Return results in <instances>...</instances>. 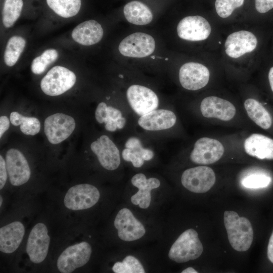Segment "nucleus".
Returning <instances> with one entry per match:
<instances>
[{
  "label": "nucleus",
  "instance_id": "nucleus-20",
  "mask_svg": "<svg viewBox=\"0 0 273 273\" xmlns=\"http://www.w3.org/2000/svg\"><path fill=\"white\" fill-rule=\"evenodd\" d=\"M131 184L139 189L131 197L132 203L141 208H147L151 203V191L160 186V180L155 177L147 179L144 174L139 173L132 177Z\"/></svg>",
  "mask_w": 273,
  "mask_h": 273
},
{
  "label": "nucleus",
  "instance_id": "nucleus-9",
  "mask_svg": "<svg viewBox=\"0 0 273 273\" xmlns=\"http://www.w3.org/2000/svg\"><path fill=\"white\" fill-rule=\"evenodd\" d=\"M126 97L131 109L140 116L156 109L159 105L157 95L145 86H130L126 91Z\"/></svg>",
  "mask_w": 273,
  "mask_h": 273
},
{
  "label": "nucleus",
  "instance_id": "nucleus-44",
  "mask_svg": "<svg viewBox=\"0 0 273 273\" xmlns=\"http://www.w3.org/2000/svg\"><path fill=\"white\" fill-rule=\"evenodd\" d=\"M182 273H197L198 271L196 270L192 267H189L181 271Z\"/></svg>",
  "mask_w": 273,
  "mask_h": 273
},
{
  "label": "nucleus",
  "instance_id": "nucleus-31",
  "mask_svg": "<svg viewBox=\"0 0 273 273\" xmlns=\"http://www.w3.org/2000/svg\"><path fill=\"white\" fill-rule=\"evenodd\" d=\"M115 273H145L139 260L131 255L126 256L122 262H116L112 267Z\"/></svg>",
  "mask_w": 273,
  "mask_h": 273
},
{
  "label": "nucleus",
  "instance_id": "nucleus-21",
  "mask_svg": "<svg viewBox=\"0 0 273 273\" xmlns=\"http://www.w3.org/2000/svg\"><path fill=\"white\" fill-rule=\"evenodd\" d=\"M244 149L250 156L259 159H273V139L259 133H253L244 142Z\"/></svg>",
  "mask_w": 273,
  "mask_h": 273
},
{
  "label": "nucleus",
  "instance_id": "nucleus-42",
  "mask_svg": "<svg viewBox=\"0 0 273 273\" xmlns=\"http://www.w3.org/2000/svg\"><path fill=\"white\" fill-rule=\"evenodd\" d=\"M268 78L271 89L273 92V67L269 69Z\"/></svg>",
  "mask_w": 273,
  "mask_h": 273
},
{
  "label": "nucleus",
  "instance_id": "nucleus-1",
  "mask_svg": "<svg viewBox=\"0 0 273 273\" xmlns=\"http://www.w3.org/2000/svg\"><path fill=\"white\" fill-rule=\"evenodd\" d=\"M223 219L228 239L233 248L240 252L248 250L253 240V230L250 221L232 210L224 211Z\"/></svg>",
  "mask_w": 273,
  "mask_h": 273
},
{
  "label": "nucleus",
  "instance_id": "nucleus-25",
  "mask_svg": "<svg viewBox=\"0 0 273 273\" xmlns=\"http://www.w3.org/2000/svg\"><path fill=\"white\" fill-rule=\"evenodd\" d=\"M244 106L248 116L256 124L264 129L271 127V115L257 100L247 99L245 101Z\"/></svg>",
  "mask_w": 273,
  "mask_h": 273
},
{
  "label": "nucleus",
  "instance_id": "nucleus-18",
  "mask_svg": "<svg viewBox=\"0 0 273 273\" xmlns=\"http://www.w3.org/2000/svg\"><path fill=\"white\" fill-rule=\"evenodd\" d=\"M257 44V39L252 32L240 30L230 34L225 42V51L229 57L238 58L245 54L254 51Z\"/></svg>",
  "mask_w": 273,
  "mask_h": 273
},
{
  "label": "nucleus",
  "instance_id": "nucleus-17",
  "mask_svg": "<svg viewBox=\"0 0 273 273\" xmlns=\"http://www.w3.org/2000/svg\"><path fill=\"white\" fill-rule=\"evenodd\" d=\"M200 108L204 117L224 121L231 120L236 113V109L231 102L216 96H209L203 99Z\"/></svg>",
  "mask_w": 273,
  "mask_h": 273
},
{
  "label": "nucleus",
  "instance_id": "nucleus-13",
  "mask_svg": "<svg viewBox=\"0 0 273 273\" xmlns=\"http://www.w3.org/2000/svg\"><path fill=\"white\" fill-rule=\"evenodd\" d=\"M114 223L118 230L119 238L124 241L130 242L138 240L146 233L143 224L127 208H122L119 211Z\"/></svg>",
  "mask_w": 273,
  "mask_h": 273
},
{
  "label": "nucleus",
  "instance_id": "nucleus-4",
  "mask_svg": "<svg viewBox=\"0 0 273 273\" xmlns=\"http://www.w3.org/2000/svg\"><path fill=\"white\" fill-rule=\"evenodd\" d=\"M75 126V121L72 117L57 113L46 118L44 122V132L49 142L56 145L69 138Z\"/></svg>",
  "mask_w": 273,
  "mask_h": 273
},
{
  "label": "nucleus",
  "instance_id": "nucleus-22",
  "mask_svg": "<svg viewBox=\"0 0 273 273\" xmlns=\"http://www.w3.org/2000/svg\"><path fill=\"white\" fill-rule=\"evenodd\" d=\"M25 233L23 224L20 221H14L0 229V250L10 254L17 249Z\"/></svg>",
  "mask_w": 273,
  "mask_h": 273
},
{
  "label": "nucleus",
  "instance_id": "nucleus-24",
  "mask_svg": "<svg viewBox=\"0 0 273 273\" xmlns=\"http://www.w3.org/2000/svg\"><path fill=\"white\" fill-rule=\"evenodd\" d=\"M124 15L130 23L137 25H145L153 19L150 9L143 3L133 1L126 4L123 8Z\"/></svg>",
  "mask_w": 273,
  "mask_h": 273
},
{
  "label": "nucleus",
  "instance_id": "nucleus-16",
  "mask_svg": "<svg viewBox=\"0 0 273 273\" xmlns=\"http://www.w3.org/2000/svg\"><path fill=\"white\" fill-rule=\"evenodd\" d=\"M5 161L9 180L13 186H21L28 181L30 169L26 159L20 151L16 149L8 150Z\"/></svg>",
  "mask_w": 273,
  "mask_h": 273
},
{
  "label": "nucleus",
  "instance_id": "nucleus-36",
  "mask_svg": "<svg viewBox=\"0 0 273 273\" xmlns=\"http://www.w3.org/2000/svg\"><path fill=\"white\" fill-rule=\"evenodd\" d=\"M255 9L260 13H265L273 9V0H255Z\"/></svg>",
  "mask_w": 273,
  "mask_h": 273
},
{
  "label": "nucleus",
  "instance_id": "nucleus-39",
  "mask_svg": "<svg viewBox=\"0 0 273 273\" xmlns=\"http://www.w3.org/2000/svg\"><path fill=\"white\" fill-rule=\"evenodd\" d=\"M142 147L141 141L136 137L129 138L125 143V147L130 149H139Z\"/></svg>",
  "mask_w": 273,
  "mask_h": 273
},
{
  "label": "nucleus",
  "instance_id": "nucleus-5",
  "mask_svg": "<svg viewBox=\"0 0 273 273\" xmlns=\"http://www.w3.org/2000/svg\"><path fill=\"white\" fill-rule=\"evenodd\" d=\"M216 177L213 170L206 166H198L185 170L181 176L183 186L195 193H204L214 185Z\"/></svg>",
  "mask_w": 273,
  "mask_h": 273
},
{
  "label": "nucleus",
  "instance_id": "nucleus-6",
  "mask_svg": "<svg viewBox=\"0 0 273 273\" xmlns=\"http://www.w3.org/2000/svg\"><path fill=\"white\" fill-rule=\"evenodd\" d=\"M100 196V192L96 187L87 184H79L68 190L64 203L66 207L71 210H84L95 205Z\"/></svg>",
  "mask_w": 273,
  "mask_h": 273
},
{
  "label": "nucleus",
  "instance_id": "nucleus-8",
  "mask_svg": "<svg viewBox=\"0 0 273 273\" xmlns=\"http://www.w3.org/2000/svg\"><path fill=\"white\" fill-rule=\"evenodd\" d=\"M224 148L218 140L202 137L196 141L190 158L194 163L208 165L218 161L223 156Z\"/></svg>",
  "mask_w": 273,
  "mask_h": 273
},
{
  "label": "nucleus",
  "instance_id": "nucleus-28",
  "mask_svg": "<svg viewBox=\"0 0 273 273\" xmlns=\"http://www.w3.org/2000/svg\"><path fill=\"white\" fill-rule=\"evenodd\" d=\"M25 45V40L20 36L14 35L10 38L4 56L5 63L7 66L11 67L16 64Z\"/></svg>",
  "mask_w": 273,
  "mask_h": 273
},
{
  "label": "nucleus",
  "instance_id": "nucleus-43",
  "mask_svg": "<svg viewBox=\"0 0 273 273\" xmlns=\"http://www.w3.org/2000/svg\"><path fill=\"white\" fill-rule=\"evenodd\" d=\"M126 123V119L124 117H122L121 119L118 120L117 122V127L118 129H122L123 128L125 124Z\"/></svg>",
  "mask_w": 273,
  "mask_h": 273
},
{
  "label": "nucleus",
  "instance_id": "nucleus-40",
  "mask_svg": "<svg viewBox=\"0 0 273 273\" xmlns=\"http://www.w3.org/2000/svg\"><path fill=\"white\" fill-rule=\"evenodd\" d=\"M10 127V120L6 116L0 117V138Z\"/></svg>",
  "mask_w": 273,
  "mask_h": 273
},
{
  "label": "nucleus",
  "instance_id": "nucleus-33",
  "mask_svg": "<svg viewBox=\"0 0 273 273\" xmlns=\"http://www.w3.org/2000/svg\"><path fill=\"white\" fill-rule=\"evenodd\" d=\"M244 0H216L215 7L217 14L222 18L229 17L234 10L241 7Z\"/></svg>",
  "mask_w": 273,
  "mask_h": 273
},
{
  "label": "nucleus",
  "instance_id": "nucleus-27",
  "mask_svg": "<svg viewBox=\"0 0 273 273\" xmlns=\"http://www.w3.org/2000/svg\"><path fill=\"white\" fill-rule=\"evenodd\" d=\"M10 120L13 125H20L21 132L26 135H34L40 129V123L37 118L26 117L15 111L10 114Z\"/></svg>",
  "mask_w": 273,
  "mask_h": 273
},
{
  "label": "nucleus",
  "instance_id": "nucleus-30",
  "mask_svg": "<svg viewBox=\"0 0 273 273\" xmlns=\"http://www.w3.org/2000/svg\"><path fill=\"white\" fill-rule=\"evenodd\" d=\"M58 57V52L53 49L45 50L40 56L34 58L31 65L32 72L35 74H40Z\"/></svg>",
  "mask_w": 273,
  "mask_h": 273
},
{
  "label": "nucleus",
  "instance_id": "nucleus-15",
  "mask_svg": "<svg viewBox=\"0 0 273 273\" xmlns=\"http://www.w3.org/2000/svg\"><path fill=\"white\" fill-rule=\"evenodd\" d=\"M90 149L100 164L107 170L116 169L120 164V152L114 143L106 135H102L90 144Z\"/></svg>",
  "mask_w": 273,
  "mask_h": 273
},
{
  "label": "nucleus",
  "instance_id": "nucleus-2",
  "mask_svg": "<svg viewBox=\"0 0 273 273\" xmlns=\"http://www.w3.org/2000/svg\"><path fill=\"white\" fill-rule=\"evenodd\" d=\"M203 251L197 232L190 229L184 232L171 246L168 257L177 263H184L199 257Z\"/></svg>",
  "mask_w": 273,
  "mask_h": 273
},
{
  "label": "nucleus",
  "instance_id": "nucleus-12",
  "mask_svg": "<svg viewBox=\"0 0 273 273\" xmlns=\"http://www.w3.org/2000/svg\"><path fill=\"white\" fill-rule=\"evenodd\" d=\"M210 72L204 65L188 62L183 65L179 71L181 86L189 90H197L205 87L209 82Z\"/></svg>",
  "mask_w": 273,
  "mask_h": 273
},
{
  "label": "nucleus",
  "instance_id": "nucleus-23",
  "mask_svg": "<svg viewBox=\"0 0 273 273\" xmlns=\"http://www.w3.org/2000/svg\"><path fill=\"white\" fill-rule=\"evenodd\" d=\"M104 31L96 21L90 20L80 23L73 30L71 36L74 40L83 46H91L99 42L103 36Z\"/></svg>",
  "mask_w": 273,
  "mask_h": 273
},
{
  "label": "nucleus",
  "instance_id": "nucleus-45",
  "mask_svg": "<svg viewBox=\"0 0 273 273\" xmlns=\"http://www.w3.org/2000/svg\"><path fill=\"white\" fill-rule=\"evenodd\" d=\"M2 202H3V198H2V196H1V197H0V206H1L2 205Z\"/></svg>",
  "mask_w": 273,
  "mask_h": 273
},
{
  "label": "nucleus",
  "instance_id": "nucleus-41",
  "mask_svg": "<svg viewBox=\"0 0 273 273\" xmlns=\"http://www.w3.org/2000/svg\"><path fill=\"white\" fill-rule=\"evenodd\" d=\"M267 255L269 260L273 263V232L269 240L267 249Z\"/></svg>",
  "mask_w": 273,
  "mask_h": 273
},
{
  "label": "nucleus",
  "instance_id": "nucleus-29",
  "mask_svg": "<svg viewBox=\"0 0 273 273\" xmlns=\"http://www.w3.org/2000/svg\"><path fill=\"white\" fill-rule=\"evenodd\" d=\"M23 6L22 0H5L2 20L5 27L9 28L14 24L21 15Z\"/></svg>",
  "mask_w": 273,
  "mask_h": 273
},
{
  "label": "nucleus",
  "instance_id": "nucleus-3",
  "mask_svg": "<svg viewBox=\"0 0 273 273\" xmlns=\"http://www.w3.org/2000/svg\"><path fill=\"white\" fill-rule=\"evenodd\" d=\"M76 75L66 67L56 66L42 78V91L50 96L62 95L71 88L76 82Z\"/></svg>",
  "mask_w": 273,
  "mask_h": 273
},
{
  "label": "nucleus",
  "instance_id": "nucleus-14",
  "mask_svg": "<svg viewBox=\"0 0 273 273\" xmlns=\"http://www.w3.org/2000/svg\"><path fill=\"white\" fill-rule=\"evenodd\" d=\"M211 31L208 21L200 16L186 17L179 21L177 26L178 36L190 41L205 40L209 37Z\"/></svg>",
  "mask_w": 273,
  "mask_h": 273
},
{
  "label": "nucleus",
  "instance_id": "nucleus-7",
  "mask_svg": "<svg viewBox=\"0 0 273 273\" xmlns=\"http://www.w3.org/2000/svg\"><path fill=\"white\" fill-rule=\"evenodd\" d=\"M92 247L86 242L69 246L61 254L57 260V267L62 273H70L84 265L89 260Z\"/></svg>",
  "mask_w": 273,
  "mask_h": 273
},
{
  "label": "nucleus",
  "instance_id": "nucleus-19",
  "mask_svg": "<svg viewBox=\"0 0 273 273\" xmlns=\"http://www.w3.org/2000/svg\"><path fill=\"white\" fill-rule=\"evenodd\" d=\"M176 122L175 113L167 109H155L141 116L138 124L148 131H159L173 127Z\"/></svg>",
  "mask_w": 273,
  "mask_h": 273
},
{
  "label": "nucleus",
  "instance_id": "nucleus-32",
  "mask_svg": "<svg viewBox=\"0 0 273 273\" xmlns=\"http://www.w3.org/2000/svg\"><path fill=\"white\" fill-rule=\"evenodd\" d=\"M271 180V177L265 173H255L245 176L242 180V184L247 188H262L268 186Z\"/></svg>",
  "mask_w": 273,
  "mask_h": 273
},
{
  "label": "nucleus",
  "instance_id": "nucleus-35",
  "mask_svg": "<svg viewBox=\"0 0 273 273\" xmlns=\"http://www.w3.org/2000/svg\"><path fill=\"white\" fill-rule=\"evenodd\" d=\"M107 107L108 106L105 102L100 103L95 111V118L97 121L100 123H103L106 122L107 118Z\"/></svg>",
  "mask_w": 273,
  "mask_h": 273
},
{
  "label": "nucleus",
  "instance_id": "nucleus-38",
  "mask_svg": "<svg viewBox=\"0 0 273 273\" xmlns=\"http://www.w3.org/2000/svg\"><path fill=\"white\" fill-rule=\"evenodd\" d=\"M7 170L6 161L3 157L0 156V189L2 190L5 185L7 178Z\"/></svg>",
  "mask_w": 273,
  "mask_h": 273
},
{
  "label": "nucleus",
  "instance_id": "nucleus-11",
  "mask_svg": "<svg viewBox=\"0 0 273 273\" xmlns=\"http://www.w3.org/2000/svg\"><path fill=\"white\" fill-rule=\"evenodd\" d=\"M50 243L46 225L37 223L31 230L27 242L26 250L30 261L34 263L42 262L48 254Z\"/></svg>",
  "mask_w": 273,
  "mask_h": 273
},
{
  "label": "nucleus",
  "instance_id": "nucleus-37",
  "mask_svg": "<svg viewBox=\"0 0 273 273\" xmlns=\"http://www.w3.org/2000/svg\"><path fill=\"white\" fill-rule=\"evenodd\" d=\"M122 117H123L122 114L119 110L112 106H108L107 118L105 123L109 121H113L117 122Z\"/></svg>",
  "mask_w": 273,
  "mask_h": 273
},
{
  "label": "nucleus",
  "instance_id": "nucleus-26",
  "mask_svg": "<svg viewBox=\"0 0 273 273\" xmlns=\"http://www.w3.org/2000/svg\"><path fill=\"white\" fill-rule=\"evenodd\" d=\"M47 3L55 13L66 18L75 16L81 5V0H47Z\"/></svg>",
  "mask_w": 273,
  "mask_h": 273
},
{
  "label": "nucleus",
  "instance_id": "nucleus-34",
  "mask_svg": "<svg viewBox=\"0 0 273 273\" xmlns=\"http://www.w3.org/2000/svg\"><path fill=\"white\" fill-rule=\"evenodd\" d=\"M145 148L143 147L139 149H130L125 148L122 152V157L125 161L132 163L134 167H141L144 163L142 158V154Z\"/></svg>",
  "mask_w": 273,
  "mask_h": 273
},
{
  "label": "nucleus",
  "instance_id": "nucleus-10",
  "mask_svg": "<svg viewBox=\"0 0 273 273\" xmlns=\"http://www.w3.org/2000/svg\"><path fill=\"white\" fill-rule=\"evenodd\" d=\"M155 49V41L149 34L136 32L130 34L120 43L119 51L122 55L133 58H143L152 54Z\"/></svg>",
  "mask_w": 273,
  "mask_h": 273
}]
</instances>
